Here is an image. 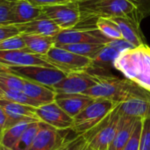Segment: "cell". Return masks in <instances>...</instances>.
Instances as JSON below:
<instances>
[{
  "label": "cell",
  "mask_w": 150,
  "mask_h": 150,
  "mask_svg": "<svg viewBox=\"0 0 150 150\" xmlns=\"http://www.w3.org/2000/svg\"><path fill=\"white\" fill-rule=\"evenodd\" d=\"M113 68L127 79L150 92V47L146 44L120 54Z\"/></svg>",
  "instance_id": "cell-1"
},
{
  "label": "cell",
  "mask_w": 150,
  "mask_h": 150,
  "mask_svg": "<svg viewBox=\"0 0 150 150\" xmlns=\"http://www.w3.org/2000/svg\"><path fill=\"white\" fill-rule=\"evenodd\" d=\"M81 19L96 17L104 18H127L137 24L142 20L134 6L128 0H80L77 1Z\"/></svg>",
  "instance_id": "cell-2"
},
{
  "label": "cell",
  "mask_w": 150,
  "mask_h": 150,
  "mask_svg": "<svg viewBox=\"0 0 150 150\" xmlns=\"http://www.w3.org/2000/svg\"><path fill=\"white\" fill-rule=\"evenodd\" d=\"M98 83L91 87L86 95L94 99H105L120 104L134 91L137 84L128 79H122L112 75H98Z\"/></svg>",
  "instance_id": "cell-3"
},
{
  "label": "cell",
  "mask_w": 150,
  "mask_h": 150,
  "mask_svg": "<svg viewBox=\"0 0 150 150\" xmlns=\"http://www.w3.org/2000/svg\"><path fill=\"white\" fill-rule=\"evenodd\" d=\"M118 104L105 99H94L85 109L74 117L71 130L76 134H84L104 120Z\"/></svg>",
  "instance_id": "cell-4"
},
{
  "label": "cell",
  "mask_w": 150,
  "mask_h": 150,
  "mask_svg": "<svg viewBox=\"0 0 150 150\" xmlns=\"http://www.w3.org/2000/svg\"><path fill=\"white\" fill-rule=\"evenodd\" d=\"M120 117V114L117 105L104 120L83 134L88 146L94 150H108L115 136Z\"/></svg>",
  "instance_id": "cell-5"
},
{
  "label": "cell",
  "mask_w": 150,
  "mask_h": 150,
  "mask_svg": "<svg viewBox=\"0 0 150 150\" xmlns=\"http://www.w3.org/2000/svg\"><path fill=\"white\" fill-rule=\"evenodd\" d=\"M44 56L53 67L66 74L87 71L91 66V59L54 46Z\"/></svg>",
  "instance_id": "cell-6"
},
{
  "label": "cell",
  "mask_w": 150,
  "mask_h": 150,
  "mask_svg": "<svg viewBox=\"0 0 150 150\" xmlns=\"http://www.w3.org/2000/svg\"><path fill=\"white\" fill-rule=\"evenodd\" d=\"M6 70L25 80L52 88L68 75L56 68L44 66L6 67Z\"/></svg>",
  "instance_id": "cell-7"
},
{
  "label": "cell",
  "mask_w": 150,
  "mask_h": 150,
  "mask_svg": "<svg viewBox=\"0 0 150 150\" xmlns=\"http://www.w3.org/2000/svg\"><path fill=\"white\" fill-rule=\"evenodd\" d=\"M54 46L76 43H97L106 45L112 40L105 36L97 26H76L70 29H62L54 37Z\"/></svg>",
  "instance_id": "cell-8"
},
{
  "label": "cell",
  "mask_w": 150,
  "mask_h": 150,
  "mask_svg": "<svg viewBox=\"0 0 150 150\" xmlns=\"http://www.w3.org/2000/svg\"><path fill=\"white\" fill-rule=\"evenodd\" d=\"M120 115L144 120L150 117V92L137 85L127 98L118 104Z\"/></svg>",
  "instance_id": "cell-9"
},
{
  "label": "cell",
  "mask_w": 150,
  "mask_h": 150,
  "mask_svg": "<svg viewBox=\"0 0 150 150\" xmlns=\"http://www.w3.org/2000/svg\"><path fill=\"white\" fill-rule=\"evenodd\" d=\"M41 9L42 12L62 30L74 28L81 21V12L77 2L43 6Z\"/></svg>",
  "instance_id": "cell-10"
},
{
  "label": "cell",
  "mask_w": 150,
  "mask_h": 150,
  "mask_svg": "<svg viewBox=\"0 0 150 150\" xmlns=\"http://www.w3.org/2000/svg\"><path fill=\"white\" fill-rule=\"evenodd\" d=\"M98 81V74L89 71H80L68 74L53 89L55 93L85 94Z\"/></svg>",
  "instance_id": "cell-11"
},
{
  "label": "cell",
  "mask_w": 150,
  "mask_h": 150,
  "mask_svg": "<svg viewBox=\"0 0 150 150\" xmlns=\"http://www.w3.org/2000/svg\"><path fill=\"white\" fill-rule=\"evenodd\" d=\"M36 116L44 122L58 130H71L74 118L64 112L54 101L36 108Z\"/></svg>",
  "instance_id": "cell-12"
},
{
  "label": "cell",
  "mask_w": 150,
  "mask_h": 150,
  "mask_svg": "<svg viewBox=\"0 0 150 150\" xmlns=\"http://www.w3.org/2000/svg\"><path fill=\"white\" fill-rule=\"evenodd\" d=\"M0 65L4 67L21 66H44L53 67L44 55L31 53L27 48L23 50L0 51Z\"/></svg>",
  "instance_id": "cell-13"
},
{
  "label": "cell",
  "mask_w": 150,
  "mask_h": 150,
  "mask_svg": "<svg viewBox=\"0 0 150 150\" xmlns=\"http://www.w3.org/2000/svg\"><path fill=\"white\" fill-rule=\"evenodd\" d=\"M69 130H58L40 121L39 130L29 150H54L66 138Z\"/></svg>",
  "instance_id": "cell-14"
},
{
  "label": "cell",
  "mask_w": 150,
  "mask_h": 150,
  "mask_svg": "<svg viewBox=\"0 0 150 150\" xmlns=\"http://www.w3.org/2000/svg\"><path fill=\"white\" fill-rule=\"evenodd\" d=\"M93 101L94 98L86 94L56 93L54 99V102L72 118L76 117Z\"/></svg>",
  "instance_id": "cell-15"
},
{
  "label": "cell",
  "mask_w": 150,
  "mask_h": 150,
  "mask_svg": "<svg viewBox=\"0 0 150 150\" xmlns=\"http://www.w3.org/2000/svg\"><path fill=\"white\" fill-rule=\"evenodd\" d=\"M20 33L25 34H39L44 36L54 37L62 29L43 12L42 14L29 22L16 25Z\"/></svg>",
  "instance_id": "cell-16"
},
{
  "label": "cell",
  "mask_w": 150,
  "mask_h": 150,
  "mask_svg": "<svg viewBox=\"0 0 150 150\" xmlns=\"http://www.w3.org/2000/svg\"><path fill=\"white\" fill-rule=\"evenodd\" d=\"M141 119L120 115L115 136L109 146L108 150H123L129 141L137 121Z\"/></svg>",
  "instance_id": "cell-17"
},
{
  "label": "cell",
  "mask_w": 150,
  "mask_h": 150,
  "mask_svg": "<svg viewBox=\"0 0 150 150\" xmlns=\"http://www.w3.org/2000/svg\"><path fill=\"white\" fill-rule=\"evenodd\" d=\"M42 14L41 7H37L26 0H16L12 8L10 25H18L32 21Z\"/></svg>",
  "instance_id": "cell-18"
},
{
  "label": "cell",
  "mask_w": 150,
  "mask_h": 150,
  "mask_svg": "<svg viewBox=\"0 0 150 150\" xmlns=\"http://www.w3.org/2000/svg\"><path fill=\"white\" fill-rule=\"evenodd\" d=\"M120 30L122 38L129 42L134 47L144 45V37L140 29V25L134 22L133 19L127 18H112Z\"/></svg>",
  "instance_id": "cell-19"
},
{
  "label": "cell",
  "mask_w": 150,
  "mask_h": 150,
  "mask_svg": "<svg viewBox=\"0 0 150 150\" xmlns=\"http://www.w3.org/2000/svg\"><path fill=\"white\" fill-rule=\"evenodd\" d=\"M23 92L40 106L52 103L55 99V91L52 87L30 82L24 79Z\"/></svg>",
  "instance_id": "cell-20"
},
{
  "label": "cell",
  "mask_w": 150,
  "mask_h": 150,
  "mask_svg": "<svg viewBox=\"0 0 150 150\" xmlns=\"http://www.w3.org/2000/svg\"><path fill=\"white\" fill-rule=\"evenodd\" d=\"M20 34L25 43L26 48L33 54L46 55L54 46V37L39 34Z\"/></svg>",
  "instance_id": "cell-21"
},
{
  "label": "cell",
  "mask_w": 150,
  "mask_h": 150,
  "mask_svg": "<svg viewBox=\"0 0 150 150\" xmlns=\"http://www.w3.org/2000/svg\"><path fill=\"white\" fill-rule=\"evenodd\" d=\"M120 53L111 46L105 45L100 52L91 60V66L87 71L101 70L106 71L113 68L114 62L120 56Z\"/></svg>",
  "instance_id": "cell-22"
},
{
  "label": "cell",
  "mask_w": 150,
  "mask_h": 150,
  "mask_svg": "<svg viewBox=\"0 0 150 150\" xmlns=\"http://www.w3.org/2000/svg\"><path fill=\"white\" fill-rule=\"evenodd\" d=\"M105 45L97 43H76V44H68V45H57L54 47H61L75 53L76 54L93 59L103 48Z\"/></svg>",
  "instance_id": "cell-23"
},
{
  "label": "cell",
  "mask_w": 150,
  "mask_h": 150,
  "mask_svg": "<svg viewBox=\"0 0 150 150\" xmlns=\"http://www.w3.org/2000/svg\"><path fill=\"white\" fill-rule=\"evenodd\" d=\"M34 122V121H33ZM31 121H23L18 124H16L9 128L4 129L2 134L1 145L6 148L12 149V147L18 141L22 134L27 128Z\"/></svg>",
  "instance_id": "cell-24"
},
{
  "label": "cell",
  "mask_w": 150,
  "mask_h": 150,
  "mask_svg": "<svg viewBox=\"0 0 150 150\" xmlns=\"http://www.w3.org/2000/svg\"><path fill=\"white\" fill-rule=\"evenodd\" d=\"M0 105L3 107L5 113L26 116V117H30V118L36 119V120H40L36 116V108L35 107L19 104L17 102L9 101V100L4 99L1 98H0Z\"/></svg>",
  "instance_id": "cell-25"
},
{
  "label": "cell",
  "mask_w": 150,
  "mask_h": 150,
  "mask_svg": "<svg viewBox=\"0 0 150 150\" xmlns=\"http://www.w3.org/2000/svg\"><path fill=\"white\" fill-rule=\"evenodd\" d=\"M40 121H34L29 124L27 128L22 134L18 141L12 147L13 150H29L34 141V138L39 130Z\"/></svg>",
  "instance_id": "cell-26"
},
{
  "label": "cell",
  "mask_w": 150,
  "mask_h": 150,
  "mask_svg": "<svg viewBox=\"0 0 150 150\" xmlns=\"http://www.w3.org/2000/svg\"><path fill=\"white\" fill-rule=\"evenodd\" d=\"M97 28L107 38L111 40L122 39V35L119 25L112 18H98L96 21Z\"/></svg>",
  "instance_id": "cell-27"
},
{
  "label": "cell",
  "mask_w": 150,
  "mask_h": 150,
  "mask_svg": "<svg viewBox=\"0 0 150 150\" xmlns=\"http://www.w3.org/2000/svg\"><path fill=\"white\" fill-rule=\"evenodd\" d=\"M0 98L9 100V101L30 105V106H33L35 108L40 106L35 101H33V99L28 98L23 91H13V90H10V89L4 88V87H1V86H0Z\"/></svg>",
  "instance_id": "cell-28"
},
{
  "label": "cell",
  "mask_w": 150,
  "mask_h": 150,
  "mask_svg": "<svg viewBox=\"0 0 150 150\" xmlns=\"http://www.w3.org/2000/svg\"><path fill=\"white\" fill-rule=\"evenodd\" d=\"M0 86L13 91H23L24 79L8 72L6 69L2 70L0 71Z\"/></svg>",
  "instance_id": "cell-29"
},
{
  "label": "cell",
  "mask_w": 150,
  "mask_h": 150,
  "mask_svg": "<svg viewBox=\"0 0 150 150\" xmlns=\"http://www.w3.org/2000/svg\"><path fill=\"white\" fill-rule=\"evenodd\" d=\"M88 146L83 134H76L71 138H66L54 150H83Z\"/></svg>",
  "instance_id": "cell-30"
},
{
  "label": "cell",
  "mask_w": 150,
  "mask_h": 150,
  "mask_svg": "<svg viewBox=\"0 0 150 150\" xmlns=\"http://www.w3.org/2000/svg\"><path fill=\"white\" fill-rule=\"evenodd\" d=\"M25 48H26V46L21 34L8 38L0 42V51L23 50Z\"/></svg>",
  "instance_id": "cell-31"
},
{
  "label": "cell",
  "mask_w": 150,
  "mask_h": 150,
  "mask_svg": "<svg viewBox=\"0 0 150 150\" xmlns=\"http://www.w3.org/2000/svg\"><path fill=\"white\" fill-rule=\"evenodd\" d=\"M15 1L16 0H0V25H10Z\"/></svg>",
  "instance_id": "cell-32"
},
{
  "label": "cell",
  "mask_w": 150,
  "mask_h": 150,
  "mask_svg": "<svg viewBox=\"0 0 150 150\" xmlns=\"http://www.w3.org/2000/svg\"><path fill=\"white\" fill-rule=\"evenodd\" d=\"M142 124L143 120H139L136 123L134 130L127 142V145L125 146L123 150H139L140 149V142H141V135L142 130Z\"/></svg>",
  "instance_id": "cell-33"
},
{
  "label": "cell",
  "mask_w": 150,
  "mask_h": 150,
  "mask_svg": "<svg viewBox=\"0 0 150 150\" xmlns=\"http://www.w3.org/2000/svg\"><path fill=\"white\" fill-rule=\"evenodd\" d=\"M139 150H150V117L143 120Z\"/></svg>",
  "instance_id": "cell-34"
},
{
  "label": "cell",
  "mask_w": 150,
  "mask_h": 150,
  "mask_svg": "<svg viewBox=\"0 0 150 150\" xmlns=\"http://www.w3.org/2000/svg\"><path fill=\"white\" fill-rule=\"evenodd\" d=\"M136 9L141 20L150 16V0H128Z\"/></svg>",
  "instance_id": "cell-35"
},
{
  "label": "cell",
  "mask_w": 150,
  "mask_h": 150,
  "mask_svg": "<svg viewBox=\"0 0 150 150\" xmlns=\"http://www.w3.org/2000/svg\"><path fill=\"white\" fill-rule=\"evenodd\" d=\"M18 34H20V33L16 25H0V42Z\"/></svg>",
  "instance_id": "cell-36"
},
{
  "label": "cell",
  "mask_w": 150,
  "mask_h": 150,
  "mask_svg": "<svg viewBox=\"0 0 150 150\" xmlns=\"http://www.w3.org/2000/svg\"><path fill=\"white\" fill-rule=\"evenodd\" d=\"M106 45L112 47L113 48H115L116 50H118L120 54L123 53V52H125V51H127V50L134 48V46H132L129 42H127V40H125L123 38H122V39L112 40L109 41Z\"/></svg>",
  "instance_id": "cell-37"
},
{
  "label": "cell",
  "mask_w": 150,
  "mask_h": 150,
  "mask_svg": "<svg viewBox=\"0 0 150 150\" xmlns=\"http://www.w3.org/2000/svg\"><path fill=\"white\" fill-rule=\"evenodd\" d=\"M30 4L37 7H43L48 5H54V4H67L71 2H77L80 0H26Z\"/></svg>",
  "instance_id": "cell-38"
},
{
  "label": "cell",
  "mask_w": 150,
  "mask_h": 150,
  "mask_svg": "<svg viewBox=\"0 0 150 150\" xmlns=\"http://www.w3.org/2000/svg\"><path fill=\"white\" fill-rule=\"evenodd\" d=\"M5 120H6V113H5L4 110L3 109V107L0 105V127L3 129L4 127Z\"/></svg>",
  "instance_id": "cell-39"
},
{
  "label": "cell",
  "mask_w": 150,
  "mask_h": 150,
  "mask_svg": "<svg viewBox=\"0 0 150 150\" xmlns=\"http://www.w3.org/2000/svg\"><path fill=\"white\" fill-rule=\"evenodd\" d=\"M0 150H13L12 149H10V148H6V147H4L2 145H0Z\"/></svg>",
  "instance_id": "cell-40"
},
{
  "label": "cell",
  "mask_w": 150,
  "mask_h": 150,
  "mask_svg": "<svg viewBox=\"0 0 150 150\" xmlns=\"http://www.w3.org/2000/svg\"><path fill=\"white\" fill-rule=\"evenodd\" d=\"M3 128L0 127V145H1V140H2V134H3Z\"/></svg>",
  "instance_id": "cell-41"
},
{
  "label": "cell",
  "mask_w": 150,
  "mask_h": 150,
  "mask_svg": "<svg viewBox=\"0 0 150 150\" xmlns=\"http://www.w3.org/2000/svg\"><path fill=\"white\" fill-rule=\"evenodd\" d=\"M5 69H6V67L0 65V71H2V70H5Z\"/></svg>",
  "instance_id": "cell-42"
},
{
  "label": "cell",
  "mask_w": 150,
  "mask_h": 150,
  "mask_svg": "<svg viewBox=\"0 0 150 150\" xmlns=\"http://www.w3.org/2000/svg\"><path fill=\"white\" fill-rule=\"evenodd\" d=\"M88 150H94V149H91V148H90V147L88 146Z\"/></svg>",
  "instance_id": "cell-43"
},
{
  "label": "cell",
  "mask_w": 150,
  "mask_h": 150,
  "mask_svg": "<svg viewBox=\"0 0 150 150\" xmlns=\"http://www.w3.org/2000/svg\"><path fill=\"white\" fill-rule=\"evenodd\" d=\"M83 150H88V146H87V147H86V148H85Z\"/></svg>",
  "instance_id": "cell-44"
}]
</instances>
